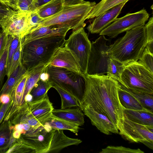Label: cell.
<instances>
[{
  "mask_svg": "<svg viewBox=\"0 0 153 153\" xmlns=\"http://www.w3.org/2000/svg\"><path fill=\"white\" fill-rule=\"evenodd\" d=\"M85 77V88L79 108H91L105 115L119 130L124 116L118 97L120 83L104 74H87Z\"/></svg>",
  "mask_w": 153,
  "mask_h": 153,
  "instance_id": "1",
  "label": "cell"
},
{
  "mask_svg": "<svg viewBox=\"0 0 153 153\" xmlns=\"http://www.w3.org/2000/svg\"><path fill=\"white\" fill-rule=\"evenodd\" d=\"M65 37H41L22 45L21 62L27 72L39 65L48 64L57 51L64 46Z\"/></svg>",
  "mask_w": 153,
  "mask_h": 153,
  "instance_id": "2",
  "label": "cell"
},
{
  "mask_svg": "<svg viewBox=\"0 0 153 153\" xmlns=\"http://www.w3.org/2000/svg\"><path fill=\"white\" fill-rule=\"evenodd\" d=\"M146 45L145 25L126 31L125 35L110 45L107 51L110 57L126 65L138 61Z\"/></svg>",
  "mask_w": 153,
  "mask_h": 153,
  "instance_id": "3",
  "label": "cell"
},
{
  "mask_svg": "<svg viewBox=\"0 0 153 153\" xmlns=\"http://www.w3.org/2000/svg\"><path fill=\"white\" fill-rule=\"evenodd\" d=\"M96 4L95 2L85 1L78 5L63 6L58 13L43 19L36 29L42 26H56L69 27L73 31L84 27L86 25L85 21Z\"/></svg>",
  "mask_w": 153,
  "mask_h": 153,
  "instance_id": "4",
  "label": "cell"
},
{
  "mask_svg": "<svg viewBox=\"0 0 153 153\" xmlns=\"http://www.w3.org/2000/svg\"><path fill=\"white\" fill-rule=\"evenodd\" d=\"M46 72L48 80L68 91L81 102L85 88V78L83 75L63 68L48 64Z\"/></svg>",
  "mask_w": 153,
  "mask_h": 153,
  "instance_id": "5",
  "label": "cell"
},
{
  "mask_svg": "<svg viewBox=\"0 0 153 153\" xmlns=\"http://www.w3.org/2000/svg\"><path fill=\"white\" fill-rule=\"evenodd\" d=\"M121 79L122 85L134 92L153 94V74L138 61L125 65Z\"/></svg>",
  "mask_w": 153,
  "mask_h": 153,
  "instance_id": "6",
  "label": "cell"
},
{
  "mask_svg": "<svg viewBox=\"0 0 153 153\" xmlns=\"http://www.w3.org/2000/svg\"><path fill=\"white\" fill-rule=\"evenodd\" d=\"M64 46L74 55L81 73L85 76L86 75L91 42L84 27L73 31L68 39L65 40Z\"/></svg>",
  "mask_w": 153,
  "mask_h": 153,
  "instance_id": "7",
  "label": "cell"
},
{
  "mask_svg": "<svg viewBox=\"0 0 153 153\" xmlns=\"http://www.w3.org/2000/svg\"><path fill=\"white\" fill-rule=\"evenodd\" d=\"M149 14L144 8L137 12L128 13L114 21L102 30L100 35H105L111 38L135 27L145 25L149 19Z\"/></svg>",
  "mask_w": 153,
  "mask_h": 153,
  "instance_id": "8",
  "label": "cell"
},
{
  "mask_svg": "<svg viewBox=\"0 0 153 153\" xmlns=\"http://www.w3.org/2000/svg\"><path fill=\"white\" fill-rule=\"evenodd\" d=\"M108 40L104 36L101 35L91 42L87 74L101 75L106 74L107 63L110 58L107 53L110 47L106 44Z\"/></svg>",
  "mask_w": 153,
  "mask_h": 153,
  "instance_id": "9",
  "label": "cell"
},
{
  "mask_svg": "<svg viewBox=\"0 0 153 153\" xmlns=\"http://www.w3.org/2000/svg\"><path fill=\"white\" fill-rule=\"evenodd\" d=\"M28 13L13 10L0 22L2 31L7 35L16 36L23 39L30 32Z\"/></svg>",
  "mask_w": 153,
  "mask_h": 153,
  "instance_id": "10",
  "label": "cell"
},
{
  "mask_svg": "<svg viewBox=\"0 0 153 153\" xmlns=\"http://www.w3.org/2000/svg\"><path fill=\"white\" fill-rule=\"evenodd\" d=\"M8 120L13 126V131H18L21 135L28 133L42 125V122L30 113L27 102L17 107Z\"/></svg>",
  "mask_w": 153,
  "mask_h": 153,
  "instance_id": "11",
  "label": "cell"
},
{
  "mask_svg": "<svg viewBox=\"0 0 153 153\" xmlns=\"http://www.w3.org/2000/svg\"><path fill=\"white\" fill-rule=\"evenodd\" d=\"M119 134L131 142H153V126H145L134 122L124 115Z\"/></svg>",
  "mask_w": 153,
  "mask_h": 153,
  "instance_id": "12",
  "label": "cell"
},
{
  "mask_svg": "<svg viewBox=\"0 0 153 153\" xmlns=\"http://www.w3.org/2000/svg\"><path fill=\"white\" fill-rule=\"evenodd\" d=\"M53 130L46 125H41L21 136L36 153H48Z\"/></svg>",
  "mask_w": 153,
  "mask_h": 153,
  "instance_id": "13",
  "label": "cell"
},
{
  "mask_svg": "<svg viewBox=\"0 0 153 153\" xmlns=\"http://www.w3.org/2000/svg\"><path fill=\"white\" fill-rule=\"evenodd\" d=\"M127 2L121 3L95 17L87 27L88 31L92 34L100 33L117 18Z\"/></svg>",
  "mask_w": 153,
  "mask_h": 153,
  "instance_id": "14",
  "label": "cell"
},
{
  "mask_svg": "<svg viewBox=\"0 0 153 153\" xmlns=\"http://www.w3.org/2000/svg\"><path fill=\"white\" fill-rule=\"evenodd\" d=\"M49 64L63 68L82 74L74 55L70 50L65 47L59 48L57 51Z\"/></svg>",
  "mask_w": 153,
  "mask_h": 153,
  "instance_id": "15",
  "label": "cell"
},
{
  "mask_svg": "<svg viewBox=\"0 0 153 153\" xmlns=\"http://www.w3.org/2000/svg\"><path fill=\"white\" fill-rule=\"evenodd\" d=\"M90 120L92 124L101 132L106 135L111 132L118 133L119 130L114 124L105 115L89 108L81 110Z\"/></svg>",
  "mask_w": 153,
  "mask_h": 153,
  "instance_id": "16",
  "label": "cell"
},
{
  "mask_svg": "<svg viewBox=\"0 0 153 153\" xmlns=\"http://www.w3.org/2000/svg\"><path fill=\"white\" fill-rule=\"evenodd\" d=\"M70 29L69 27L56 26H41L25 36L22 40V45L41 37L56 36H66Z\"/></svg>",
  "mask_w": 153,
  "mask_h": 153,
  "instance_id": "17",
  "label": "cell"
},
{
  "mask_svg": "<svg viewBox=\"0 0 153 153\" xmlns=\"http://www.w3.org/2000/svg\"><path fill=\"white\" fill-rule=\"evenodd\" d=\"M82 142L80 139L67 137L64 133L63 130H54L48 153L58 152L68 146L78 145Z\"/></svg>",
  "mask_w": 153,
  "mask_h": 153,
  "instance_id": "18",
  "label": "cell"
},
{
  "mask_svg": "<svg viewBox=\"0 0 153 153\" xmlns=\"http://www.w3.org/2000/svg\"><path fill=\"white\" fill-rule=\"evenodd\" d=\"M30 112L33 116L42 122L52 114L54 108L47 96L43 100L36 102H27Z\"/></svg>",
  "mask_w": 153,
  "mask_h": 153,
  "instance_id": "19",
  "label": "cell"
},
{
  "mask_svg": "<svg viewBox=\"0 0 153 153\" xmlns=\"http://www.w3.org/2000/svg\"><path fill=\"white\" fill-rule=\"evenodd\" d=\"M53 116L65 120L76 124L79 126L85 123L84 115L78 107L76 108L53 109L52 112Z\"/></svg>",
  "mask_w": 153,
  "mask_h": 153,
  "instance_id": "20",
  "label": "cell"
},
{
  "mask_svg": "<svg viewBox=\"0 0 153 153\" xmlns=\"http://www.w3.org/2000/svg\"><path fill=\"white\" fill-rule=\"evenodd\" d=\"M124 115L129 120L138 124L153 126V111L143 108L133 110L123 108Z\"/></svg>",
  "mask_w": 153,
  "mask_h": 153,
  "instance_id": "21",
  "label": "cell"
},
{
  "mask_svg": "<svg viewBox=\"0 0 153 153\" xmlns=\"http://www.w3.org/2000/svg\"><path fill=\"white\" fill-rule=\"evenodd\" d=\"M27 73L26 70L22 64H20L7 77L0 91V95L7 94L11 96L13 91Z\"/></svg>",
  "mask_w": 153,
  "mask_h": 153,
  "instance_id": "22",
  "label": "cell"
},
{
  "mask_svg": "<svg viewBox=\"0 0 153 153\" xmlns=\"http://www.w3.org/2000/svg\"><path fill=\"white\" fill-rule=\"evenodd\" d=\"M13 128L9 120L0 124V153H5L16 140L13 136Z\"/></svg>",
  "mask_w": 153,
  "mask_h": 153,
  "instance_id": "23",
  "label": "cell"
},
{
  "mask_svg": "<svg viewBox=\"0 0 153 153\" xmlns=\"http://www.w3.org/2000/svg\"><path fill=\"white\" fill-rule=\"evenodd\" d=\"M42 125H45L53 130H68L78 135L79 126L75 123L56 117L52 114L45 119Z\"/></svg>",
  "mask_w": 153,
  "mask_h": 153,
  "instance_id": "24",
  "label": "cell"
},
{
  "mask_svg": "<svg viewBox=\"0 0 153 153\" xmlns=\"http://www.w3.org/2000/svg\"><path fill=\"white\" fill-rule=\"evenodd\" d=\"M48 64L39 65L27 72V77L20 106L24 102L26 96L30 94L32 90L38 81L40 75L46 70V67Z\"/></svg>",
  "mask_w": 153,
  "mask_h": 153,
  "instance_id": "25",
  "label": "cell"
},
{
  "mask_svg": "<svg viewBox=\"0 0 153 153\" xmlns=\"http://www.w3.org/2000/svg\"><path fill=\"white\" fill-rule=\"evenodd\" d=\"M63 7L62 0H51L38 7L36 11L39 16L43 19L58 13Z\"/></svg>",
  "mask_w": 153,
  "mask_h": 153,
  "instance_id": "26",
  "label": "cell"
},
{
  "mask_svg": "<svg viewBox=\"0 0 153 153\" xmlns=\"http://www.w3.org/2000/svg\"><path fill=\"white\" fill-rule=\"evenodd\" d=\"M52 87V83L48 79L43 80L39 79L30 93L32 98L30 102H36L44 99L48 96V92Z\"/></svg>",
  "mask_w": 153,
  "mask_h": 153,
  "instance_id": "27",
  "label": "cell"
},
{
  "mask_svg": "<svg viewBox=\"0 0 153 153\" xmlns=\"http://www.w3.org/2000/svg\"><path fill=\"white\" fill-rule=\"evenodd\" d=\"M118 94L120 103L124 108L133 110L143 109L138 100L125 90L120 84Z\"/></svg>",
  "mask_w": 153,
  "mask_h": 153,
  "instance_id": "28",
  "label": "cell"
},
{
  "mask_svg": "<svg viewBox=\"0 0 153 153\" xmlns=\"http://www.w3.org/2000/svg\"><path fill=\"white\" fill-rule=\"evenodd\" d=\"M129 0H101L96 4L88 16L87 19L93 18L121 3Z\"/></svg>",
  "mask_w": 153,
  "mask_h": 153,
  "instance_id": "29",
  "label": "cell"
},
{
  "mask_svg": "<svg viewBox=\"0 0 153 153\" xmlns=\"http://www.w3.org/2000/svg\"><path fill=\"white\" fill-rule=\"evenodd\" d=\"M125 65L117 60L110 57L107 63V75L117 80L123 85L121 76Z\"/></svg>",
  "mask_w": 153,
  "mask_h": 153,
  "instance_id": "30",
  "label": "cell"
},
{
  "mask_svg": "<svg viewBox=\"0 0 153 153\" xmlns=\"http://www.w3.org/2000/svg\"><path fill=\"white\" fill-rule=\"evenodd\" d=\"M54 88L59 94L61 99V109L79 106V104L76 99L72 94L60 87L52 84Z\"/></svg>",
  "mask_w": 153,
  "mask_h": 153,
  "instance_id": "31",
  "label": "cell"
},
{
  "mask_svg": "<svg viewBox=\"0 0 153 153\" xmlns=\"http://www.w3.org/2000/svg\"><path fill=\"white\" fill-rule=\"evenodd\" d=\"M9 7L14 11L29 13L36 10V0H15Z\"/></svg>",
  "mask_w": 153,
  "mask_h": 153,
  "instance_id": "32",
  "label": "cell"
},
{
  "mask_svg": "<svg viewBox=\"0 0 153 153\" xmlns=\"http://www.w3.org/2000/svg\"><path fill=\"white\" fill-rule=\"evenodd\" d=\"M36 153L21 136L11 145L5 153Z\"/></svg>",
  "mask_w": 153,
  "mask_h": 153,
  "instance_id": "33",
  "label": "cell"
},
{
  "mask_svg": "<svg viewBox=\"0 0 153 153\" xmlns=\"http://www.w3.org/2000/svg\"><path fill=\"white\" fill-rule=\"evenodd\" d=\"M123 86L138 100L143 108L153 111V94L135 93Z\"/></svg>",
  "mask_w": 153,
  "mask_h": 153,
  "instance_id": "34",
  "label": "cell"
},
{
  "mask_svg": "<svg viewBox=\"0 0 153 153\" xmlns=\"http://www.w3.org/2000/svg\"><path fill=\"white\" fill-rule=\"evenodd\" d=\"M11 36L8 35L6 44L0 58V91L2 87L4 76L6 75V64Z\"/></svg>",
  "mask_w": 153,
  "mask_h": 153,
  "instance_id": "35",
  "label": "cell"
},
{
  "mask_svg": "<svg viewBox=\"0 0 153 153\" xmlns=\"http://www.w3.org/2000/svg\"><path fill=\"white\" fill-rule=\"evenodd\" d=\"M22 40L20 42L18 47L13 55L8 69L6 72V75L7 76V77L10 75L19 65L22 63L21 58Z\"/></svg>",
  "mask_w": 153,
  "mask_h": 153,
  "instance_id": "36",
  "label": "cell"
},
{
  "mask_svg": "<svg viewBox=\"0 0 153 153\" xmlns=\"http://www.w3.org/2000/svg\"><path fill=\"white\" fill-rule=\"evenodd\" d=\"M144 153L139 149H133L121 146H108L102 149L100 153Z\"/></svg>",
  "mask_w": 153,
  "mask_h": 153,
  "instance_id": "37",
  "label": "cell"
},
{
  "mask_svg": "<svg viewBox=\"0 0 153 153\" xmlns=\"http://www.w3.org/2000/svg\"><path fill=\"white\" fill-rule=\"evenodd\" d=\"M149 19L148 22L145 25L146 40V48L153 53V17Z\"/></svg>",
  "mask_w": 153,
  "mask_h": 153,
  "instance_id": "38",
  "label": "cell"
},
{
  "mask_svg": "<svg viewBox=\"0 0 153 153\" xmlns=\"http://www.w3.org/2000/svg\"><path fill=\"white\" fill-rule=\"evenodd\" d=\"M138 62L153 74V53L146 48Z\"/></svg>",
  "mask_w": 153,
  "mask_h": 153,
  "instance_id": "39",
  "label": "cell"
},
{
  "mask_svg": "<svg viewBox=\"0 0 153 153\" xmlns=\"http://www.w3.org/2000/svg\"><path fill=\"white\" fill-rule=\"evenodd\" d=\"M11 36V38L9 47L7 59L6 72L8 69L13 55L22 39L16 36Z\"/></svg>",
  "mask_w": 153,
  "mask_h": 153,
  "instance_id": "40",
  "label": "cell"
},
{
  "mask_svg": "<svg viewBox=\"0 0 153 153\" xmlns=\"http://www.w3.org/2000/svg\"><path fill=\"white\" fill-rule=\"evenodd\" d=\"M28 20L30 33L38 27L43 19L39 16L35 10L28 13Z\"/></svg>",
  "mask_w": 153,
  "mask_h": 153,
  "instance_id": "41",
  "label": "cell"
},
{
  "mask_svg": "<svg viewBox=\"0 0 153 153\" xmlns=\"http://www.w3.org/2000/svg\"><path fill=\"white\" fill-rule=\"evenodd\" d=\"M13 10L10 7L0 3V22L2 19L10 13ZM0 27L1 25L0 24Z\"/></svg>",
  "mask_w": 153,
  "mask_h": 153,
  "instance_id": "42",
  "label": "cell"
},
{
  "mask_svg": "<svg viewBox=\"0 0 153 153\" xmlns=\"http://www.w3.org/2000/svg\"><path fill=\"white\" fill-rule=\"evenodd\" d=\"M8 35L2 31L0 36V58L6 46Z\"/></svg>",
  "mask_w": 153,
  "mask_h": 153,
  "instance_id": "43",
  "label": "cell"
},
{
  "mask_svg": "<svg viewBox=\"0 0 153 153\" xmlns=\"http://www.w3.org/2000/svg\"><path fill=\"white\" fill-rule=\"evenodd\" d=\"M11 104V101L8 103L2 104L0 106V124L3 120Z\"/></svg>",
  "mask_w": 153,
  "mask_h": 153,
  "instance_id": "44",
  "label": "cell"
},
{
  "mask_svg": "<svg viewBox=\"0 0 153 153\" xmlns=\"http://www.w3.org/2000/svg\"><path fill=\"white\" fill-rule=\"evenodd\" d=\"M83 0H62L63 6L80 4L85 2Z\"/></svg>",
  "mask_w": 153,
  "mask_h": 153,
  "instance_id": "45",
  "label": "cell"
},
{
  "mask_svg": "<svg viewBox=\"0 0 153 153\" xmlns=\"http://www.w3.org/2000/svg\"><path fill=\"white\" fill-rule=\"evenodd\" d=\"M51 0H36V6L37 8Z\"/></svg>",
  "mask_w": 153,
  "mask_h": 153,
  "instance_id": "46",
  "label": "cell"
},
{
  "mask_svg": "<svg viewBox=\"0 0 153 153\" xmlns=\"http://www.w3.org/2000/svg\"><path fill=\"white\" fill-rule=\"evenodd\" d=\"M15 0H0V3L9 7L11 4Z\"/></svg>",
  "mask_w": 153,
  "mask_h": 153,
  "instance_id": "47",
  "label": "cell"
},
{
  "mask_svg": "<svg viewBox=\"0 0 153 153\" xmlns=\"http://www.w3.org/2000/svg\"><path fill=\"white\" fill-rule=\"evenodd\" d=\"M1 31H0V35H1Z\"/></svg>",
  "mask_w": 153,
  "mask_h": 153,
  "instance_id": "48",
  "label": "cell"
}]
</instances>
